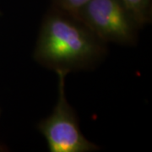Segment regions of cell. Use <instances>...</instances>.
I'll use <instances>...</instances> for the list:
<instances>
[{
    "instance_id": "cell-1",
    "label": "cell",
    "mask_w": 152,
    "mask_h": 152,
    "mask_svg": "<svg viewBox=\"0 0 152 152\" xmlns=\"http://www.w3.org/2000/svg\"><path fill=\"white\" fill-rule=\"evenodd\" d=\"M104 54V42L78 17L55 7L44 19L34 52L41 64L69 73L92 67Z\"/></svg>"
},
{
    "instance_id": "cell-2",
    "label": "cell",
    "mask_w": 152,
    "mask_h": 152,
    "mask_svg": "<svg viewBox=\"0 0 152 152\" xmlns=\"http://www.w3.org/2000/svg\"><path fill=\"white\" fill-rule=\"evenodd\" d=\"M75 16L105 43L134 44L140 27L122 0H90Z\"/></svg>"
},
{
    "instance_id": "cell-3",
    "label": "cell",
    "mask_w": 152,
    "mask_h": 152,
    "mask_svg": "<svg viewBox=\"0 0 152 152\" xmlns=\"http://www.w3.org/2000/svg\"><path fill=\"white\" fill-rule=\"evenodd\" d=\"M58 77V97L53 113L39 124L51 152H90L98 150L80 131L74 109L65 96V77L69 72L55 70Z\"/></svg>"
},
{
    "instance_id": "cell-4",
    "label": "cell",
    "mask_w": 152,
    "mask_h": 152,
    "mask_svg": "<svg viewBox=\"0 0 152 152\" xmlns=\"http://www.w3.org/2000/svg\"><path fill=\"white\" fill-rule=\"evenodd\" d=\"M127 9L134 17L139 26L142 27L151 20V0H122Z\"/></svg>"
},
{
    "instance_id": "cell-5",
    "label": "cell",
    "mask_w": 152,
    "mask_h": 152,
    "mask_svg": "<svg viewBox=\"0 0 152 152\" xmlns=\"http://www.w3.org/2000/svg\"><path fill=\"white\" fill-rule=\"evenodd\" d=\"M54 7L75 15L90 0H53Z\"/></svg>"
}]
</instances>
